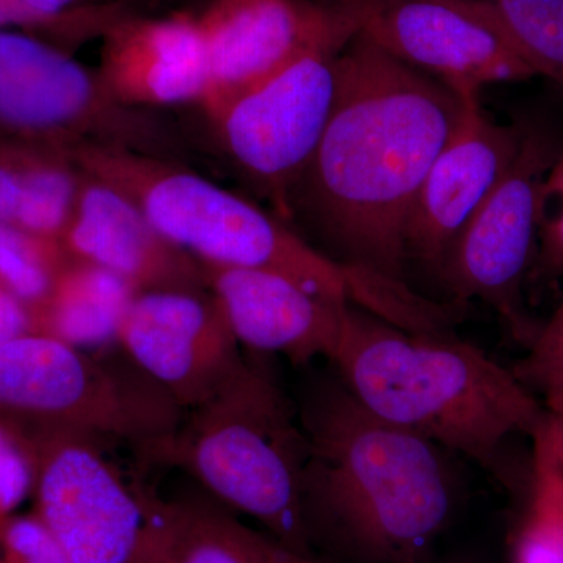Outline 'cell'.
I'll use <instances>...</instances> for the list:
<instances>
[{
	"label": "cell",
	"mask_w": 563,
	"mask_h": 563,
	"mask_svg": "<svg viewBox=\"0 0 563 563\" xmlns=\"http://www.w3.org/2000/svg\"><path fill=\"white\" fill-rule=\"evenodd\" d=\"M466 101L355 33L339 55L328 128L288 196V224L302 222L347 269L351 302L404 331L431 333L448 321L442 306L407 285L406 236Z\"/></svg>",
	"instance_id": "cell-1"
},
{
	"label": "cell",
	"mask_w": 563,
	"mask_h": 563,
	"mask_svg": "<svg viewBox=\"0 0 563 563\" xmlns=\"http://www.w3.org/2000/svg\"><path fill=\"white\" fill-rule=\"evenodd\" d=\"M298 415L310 542L329 537L373 563L420 561L454 509L442 446L369 412L340 377L314 385Z\"/></svg>",
	"instance_id": "cell-2"
},
{
	"label": "cell",
	"mask_w": 563,
	"mask_h": 563,
	"mask_svg": "<svg viewBox=\"0 0 563 563\" xmlns=\"http://www.w3.org/2000/svg\"><path fill=\"white\" fill-rule=\"evenodd\" d=\"M365 409L476 462L506 481L503 444L536 439L547 406L479 347L450 333H415L350 302L331 361Z\"/></svg>",
	"instance_id": "cell-3"
},
{
	"label": "cell",
	"mask_w": 563,
	"mask_h": 563,
	"mask_svg": "<svg viewBox=\"0 0 563 563\" xmlns=\"http://www.w3.org/2000/svg\"><path fill=\"white\" fill-rule=\"evenodd\" d=\"M307 440L298 409L276 379L244 357L209 398L185 410L152 462L168 463L274 540L312 553L303 520Z\"/></svg>",
	"instance_id": "cell-4"
},
{
	"label": "cell",
	"mask_w": 563,
	"mask_h": 563,
	"mask_svg": "<svg viewBox=\"0 0 563 563\" xmlns=\"http://www.w3.org/2000/svg\"><path fill=\"white\" fill-rule=\"evenodd\" d=\"M81 172L125 192L151 224L202 266L262 269L351 302V276L274 211L228 190L176 158L140 152H77Z\"/></svg>",
	"instance_id": "cell-5"
},
{
	"label": "cell",
	"mask_w": 563,
	"mask_h": 563,
	"mask_svg": "<svg viewBox=\"0 0 563 563\" xmlns=\"http://www.w3.org/2000/svg\"><path fill=\"white\" fill-rule=\"evenodd\" d=\"M0 415L29 428L129 443L151 459L176 431L184 410L131 362L102 361L95 352L29 332L0 346Z\"/></svg>",
	"instance_id": "cell-6"
},
{
	"label": "cell",
	"mask_w": 563,
	"mask_h": 563,
	"mask_svg": "<svg viewBox=\"0 0 563 563\" xmlns=\"http://www.w3.org/2000/svg\"><path fill=\"white\" fill-rule=\"evenodd\" d=\"M151 111L118 101L73 52L0 31V141L70 157L98 147L174 158L177 139Z\"/></svg>",
	"instance_id": "cell-7"
},
{
	"label": "cell",
	"mask_w": 563,
	"mask_h": 563,
	"mask_svg": "<svg viewBox=\"0 0 563 563\" xmlns=\"http://www.w3.org/2000/svg\"><path fill=\"white\" fill-rule=\"evenodd\" d=\"M559 155L548 133L526 129L514 165L466 222L439 273L455 301L487 303L528 350L542 328L525 301L539 242L540 190Z\"/></svg>",
	"instance_id": "cell-8"
},
{
	"label": "cell",
	"mask_w": 563,
	"mask_h": 563,
	"mask_svg": "<svg viewBox=\"0 0 563 563\" xmlns=\"http://www.w3.org/2000/svg\"><path fill=\"white\" fill-rule=\"evenodd\" d=\"M29 429L36 448L35 515L70 563H139L151 492L122 474L98 437Z\"/></svg>",
	"instance_id": "cell-9"
},
{
	"label": "cell",
	"mask_w": 563,
	"mask_h": 563,
	"mask_svg": "<svg viewBox=\"0 0 563 563\" xmlns=\"http://www.w3.org/2000/svg\"><path fill=\"white\" fill-rule=\"evenodd\" d=\"M340 52L306 55L210 117L228 161L284 221L332 114Z\"/></svg>",
	"instance_id": "cell-10"
},
{
	"label": "cell",
	"mask_w": 563,
	"mask_h": 563,
	"mask_svg": "<svg viewBox=\"0 0 563 563\" xmlns=\"http://www.w3.org/2000/svg\"><path fill=\"white\" fill-rule=\"evenodd\" d=\"M196 21L209 74L201 107L209 118L299 58L343 51L358 32L350 11L312 0H211Z\"/></svg>",
	"instance_id": "cell-11"
},
{
	"label": "cell",
	"mask_w": 563,
	"mask_h": 563,
	"mask_svg": "<svg viewBox=\"0 0 563 563\" xmlns=\"http://www.w3.org/2000/svg\"><path fill=\"white\" fill-rule=\"evenodd\" d=\"M358 32L463 99L487 85L536 74L499 31L484 0H380L357 14Z\"/></svg>",
	"instance_id": "cell-12"
},
{
	"label": "cell",
	"mask_w": 563,
	"mask_h": 563,
	"mask_svg": "<svg viewBox=\"0 0 563 563\" xmlns=\"http://www.w3.org/2000/svg\"><path fill=\"white\" fill-rule=\"evenodd\" d=\"M118 344L184 412L209 398L243 358L209 288L136 292Z\"/></svg>",
	"instance_id": "cell-13"
},
{
	"label": "cell",
	"mask_w": 563,
	"mask_h": 563,
	"mask_svg": "<svg viewBox=\"0 0 563 563\" xmlns=\"http://www.w3.org/2000/svg\"><path fill=\"white\" fill-rule=\"evenodd\" d=\"M526 128L485 117L468 99L462 120L433 161L415 202L406 236L407 262L439 274L466 222L514 165Z\"/></svg>",
	"instance_id": "cell-14"
},
{
	"label": "cell",
	"mask_w": 563,
	"mask_h": 563,
	"mask_svg": "<svg viewBox=\"0 0 563 563\" xmlns=\"http://www.w3.org/2000/svg\"><path fill=\"white\" fill-rule=\"evenodd\" d=\"M202 268L207 288L240 346L282 355L292 365L314 358L332 361L350 302L328 298L277 273Z\"/></svg>",
	"instance_id": "cell-15"
},
{
	"label": "cell",
	"mask_w": 563,
	"mask_h": 563,
	"mask_svg": "<svg viewBox=\"0 0 563 563\" xmlns=\"http://www.w3.org/2000/svg\"><path fill=\"white\" fill-rule=\"evenodd\" d=\"M60 243L68 257L117 274L139 291L207 290L201 263L169 243L125 192L85 172Z\"/></svg>",
	"instance_id": "cell-16"
},
{
	"label": "cell",
	"mask_w": 563,
	"mask_h": 563,
	"mask_svg": "<svg viewBox=\"0 0 563 563\" xmlns=\"http://www.w3.org/2000/svg\"><path fill=\"white\" fill-rule=\"evenodd\" d=\"M103 84L133 109L202 106L206 98V49L196 14L121 18L102 36Z\"/></svg>",
	"instance_id": "cell-17"
},
{
	"label": "cell",
	"mask_w": 563,
	"mask_h": 563,
	"mask_svg": "<svg viewBox=\"0 0 563 563\" xmlns=\"http://www.w3.org/2000/svg\"><path fill=\"white\" fill-rule=\"evenodd\" d=\"M139 563H268L262 532L207 493L162 498L151 492Z\"/></svg>",
	"instance_id": "cell-18"
},
{
	"label": "cell",
	"mask_w": 563,
	"mask_h": 563,
	"mask_svg": "<svg viewBox=\"0 0 563 563\" xmlns=\"http://www.w3.org/2000/svg\"><path fill=\"white\" fill-rule=\"evenodd\" d=\"M81 177L68 154L0 141V221L60 242Z\"/></svg>",
	"instance_id": "cell-19"
},
{
	"label": "cell",
	"mask_w": 563,
	"mask_h": 563,
	"mask_svg": "<svg viewBox=\"0 0 563 563\" xmlns=\"http://www.w3.org/2000/svg\"><path fill=\"white\" fill-rule=\"evenodd\" d=\"M117 274L69 257L47 298L33 307V332L92 352L118 344L122 321L135 298Z\"/></svg>",
	"instance_id": "cell-20"
},
{
	"label": "cell",
	"mask_w": 563,
	"mask_h": 563,
	"mask_svg": "<svg viewBox=\"0 0 563 563\" xmlns=\"http://www.w3.org/2000/svg\"><path fill=\"white\" fill-rule=\"evenodd\" d=\"M484 3L532 73L563 88V0H484Z\"/></svg>",
	"instance_id": "cell-21"
},
{
	"label": "cell",
	"mask_w": 563,
	"mask_h": 563,
	"mask_svg": "<svg viewBox=\"0 0 563 563\" xmlns=\"http://www.w3.org/2000/svg\"><path fill=\"white\" fill-rule=\"evenodd\" d=\"M68 254L57 240H47L0 221V287L31 309L49 295Z\"/></svg>",
	"instance_id": "cell-22"
},
{
	"label": "cell",
	"mask_w": 563,
	"mask_h": 563,
	"mask_svg": "<svg viewBox=\"0 0 563 563\" xmlns=\"http://www.w3.org/2000/svg\"><path fill=\"white\" fill-rule=\"evenodd\" d=\"M36 484V448L27 426L0 415V518L18 512Z\"/></svg>",
	"instance_id": "cell-23"
},
{
	"label": "cell",
	"mask_w": 563,
	"mask_h": 563,
	"mask_svg": "<svg viewBox=\"0 0 563 563\" xmlns=\"http://www.w3.org/2000/svg\"><path fill=\"white\" fill-rule=\"evenodd\" d=\"M563 277V154L551 166L540 190L539 242L529 280L550 284Z\"/></svg>",
	"instance_id": "cell-24"
},
{
	"label": "cell",
	"mask_w": 563,
	"mask_h": 563,
	"mask_svg": "<svg viewBox=\"0 0 563 563\" xmlns=\"http://www.w3.org/2000/svg\"><path fill=\"white\" fill-rule=\"evenodd\" d=\"M512 372L529 390L542 395L543 401L563 393V301Z\"/></svg>",
	"instance_id": "cell-25"
},
{
	"label": "cell",
	"mask_w": 563,
	"mask_h": 563,
	"mask_svg": "<svg viewBox=\"0 0 563 563\" xmlns=\"http://www.w3.org/2000/svg\"><path fill=\"white\" fill-rule=\"evenodd\" d=\"M0 563H70L43 521L32 515L0 518Z\"/></svg>",
	"instance_id": "cell-26"
},
{
	"label": "cell",
	"mask_w": 563,
	"mask_h": 563,
	"mask_svg": "<svg viewBox=\"0 0 563 563\" xmlns=\"http://www.w3.org/2000/svg\"><path fill=\"white\" fill-rule=\"evenodd\" d=\"M514 563H563L561 529L532 504L515 539Z\"/></svg>",
	"instance_id": "cell-27"
},
{
	"label": "cell",
	"mask_w": 563,
	"mask_h": 563,
	"mask_svg": "<svg viewBox=\"0 0 563 563\" xmlns=\"http://www.w3.org/2000/svg\"><path fill=\"white\" fill-rule=\"evenodd\" d=\"M532 476V506L548 515L563 533V468L540 439H533Z\"/></svg>",
	"instance_id": "cell-28"
},
{
	"label": "cell",
	"mask_w": 563,
	"mask_h": 563,
	"mask_svg": "<svg viewBox=\"0 0 563 563\" xmlns=\"http://www.w3.org/2000/svg\"><path fill=\"white\" fill-rule=\"evenodd\" d=\"M33 332L31 307L0 287V346Z\"/></svg>",
	"instance_id": "cell-29"
},
{
	"label": "cell",
	"mask_w": 563,
	"mask_h": 563,
	"mask_svg": "<svg viewBox=\"0 0 563 563\" xmlns=\"http://www.w3.org/2000/svg\"><path fill=\"white\" fill-rule=\"evenodd\" d=\"M543 402L548 410L547 421L536 439L547 444L550 453L563 468V396H554Z\"/></svg>",
	"instance_id": "cell-30"
},
{
	"label": "cell",
	"mask_w": 563,
	"mask_h": 563,
	"mask_svg": "<svg viewBox=\"0 0 563 563\" xmlns=\"http://www.w3.org/2000/svg\"><path fill=\"white\" fill-rule=\"evenodd\" d=\"M263 551L268 563H329L314 558L312 553H299L274 540L268 533L262 532Z\"/></svg>",
	"instance_id": "cell-31"
},
{
	"label": "cell",
	"mask_w": 563,
	"mask_h": 563,
	"mask_svg": "<svg viewBox=\"0 0 563 563\" xmlns=\"http://www.w3.org/2000/svg\"><path fill=\"white\" fill-rule=\"evenodd\" d=\"M377 2H380V0H333V3H336V5L342 7L343 10L354 14L355 20H357V14L361 13L362 10Z\"/></svg>",
	"instance_id": "cell-32"
},
{
	"label": "cell",
	"mask_w": 563,
	"mask_h": 563,
	"mask_svg": "<svg viewBox=\"0 0 563 563\" xmlns=\"http://www.w3.org/2000/svg\"><path fill=\"white\" fill-rule=\"evenodd\" d=\"M121 2H128V3H131V0H121Z\"/></svg>",
	"instance_id": "cell-33"
},
{
	"label": "cell",
	"mask_w": 563,
	"mask_h": 563,
	"mask_svg": "<svg viewBox=\"0 0 563 563\" xmlns=\"http://www.w3.org/2000/svg\"><path fill=\"white\" fill-rule=\"evenodd\" d=\"M558 396H563V393H561V395H558Z\"/></svg>",
	"instance_id": "cell-34"
}]
</instances>
